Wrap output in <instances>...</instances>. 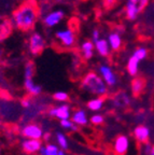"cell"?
I'll return each mask as SVG.
<instances>
[{
  "instance_id": "cell-26",
  "label": "cell",
  "mask_w": 154,
  "mask_h": 155,
  "mask_svg": "<svg viewBox=\"0 0 154 155\" xmlns=\"http://www.w3.org/2000/svg\"><path fill=\"white\" fill-rule=\"evenodd\" d=\"M56 140H57V143L59 145V149L62 150H68L69 145H68V141L66 136L64 135L63 133H56Z\"/></svg>"
},
{
  "instance_id": "cell-28",
  "label": "cell",
  "mask_w": 154,
  "mask_h": 155,
  "mask_svg": "<svg viewBox=\"0 0 154 155\" xmlns=\"http://www.w3.org/2000/svg\"><path fill=\"white\" fill-rule=\"evenodd\" d=\"M60 126L65 129H69V130H78V126L70 120H64L60 121Z\"/></svg>"
},
{
  "instance_id": "cell-6",
  "label": "cell",
  "mask_w": 154,
  "mask_h": 155,
  "mask_svg": "<svg viewBox=\"0 0 154 155\" xmlns=\"http://www.w3.org/2000/svg\"><path fill=\"white\" fill-rule=\"evenodd\" d=\"M21 134L23 137L26 139H35V140H40L43 137V129L41 126L36 123H29L21 129Z\"/></svg>"
},
{
  "instance_id": "cell-19",
  "label": "cell",
  "mask_w": 154,
  "mask_h": 155,
  "mask_svg": "<svg viewBox=\"0 0 154 155\" xmlns=\"http://www.w3.org/2000/svg\"><path fill=\"white\" fill-rule=\"evenodd\" d=\"M13 28V23L11 19H5L0 24V42L7 39L11 35Z\"/></svg>"
},
{
  "instance_id": "cell-27",
  "label": "cell",
  "mask_w": 154,
  "mask_h": 155,
  "mask_svg": "<svg viewBox=\"0 0 154 155\" xmlns=\"http://www.w3.org/2000/svg\"><path fill=\"white\" fill-rule=\"evenodd\" d=\"M53 99L56 100V101L65 102L69 100V95L66 92H56L53 94Z\"/></svg>"
},
{
  "instance_id": "cell-13",
  "label": "cell",
  "mask_w": 154,
  "mask_h": 155,
  "mask_svg": "<svg viewBox=\"0 0 154 155\" xmlns=\"http://www.w3.org/2000/svg\"><path fill=\"white\" fill-rule=\"evenodd\" d=\"M129 96L125 92H118L112 97V102L113 106L118 109H124L129 104Z\"/></svg>"
},
{
  "instance_id": "cell-24",
  "label": "cell",
  "mask_w": 154,
  "mask_h": 155,
  "mask_svg": "<svg viewBox=\"0 0 154 155\" xmlns=\"http://www.w3.org/2000/svg\"><path fill=\"white\" fill-rule=\"evenodd\" d=\"M35 71H36V65L32 61H28L25 65V70L24 75L25 79H32L35 75Z\"/></svg>"
},
{
  "instance_id": "cell-8",
  "label": "cell",
  "mask_w": 154,
  "mask_h": 155,
  "mask_svg": "<svg viewBox=\"0 0 154 155\" xmlns=\"http://www.w3.org/2000/svg\"><path fill=\"white\" fill-rule=\"evenodd\" d=\"M99 73H100L102 80L106 82L108 86H116L118 83V78L112 68L108 65H100L99 66Z\"/></svg>"
},
{
  "instance_id": "cell-34",
  "label": "cell",
  "mask_w": 154,
  "mask_h": 155,
  "mask_svg": "<svg viewBox=\"0 0 154 155\" xmlns=\"http://www.w3.org/2000/svg\"><path fill=\"white\" fill-rule=\"evenodd\" d=\"M57 155H67L65 152V150H62V149H59V151H58V154Z\"/></svg>"
},
{
  "instance_id": "cell-18",
  "label": "cell",
  "mask_w": 154,
  "mask_h": 155,
  "mask_svg": "<svg viewBox=\"0 0 154 155\" xmlns=\"http://www.w3.org/2000/svg\"><path fill=\"white\" fill-rule=\"evenodd\" d=\"M94 43L91 40H85L81 45V53L83 56V59L85 61H89L93 55H94Z\"/></svg>"
},
{
  "instance_id": "cell-4",
  "label": "cell",
  "mask_w": 154,
  "mask_h": 155,
  "mask_svg": "<svg viewBox=\"0 0 154 155\" xmlns=\"http://www.w3.org/2000/svg\"><path fill=\"white\" fill-rule=\"evenodd\" d=\"M55 38L65 48H73L77 43V28L70 26L67 29L58 30L55 34Z\"/></svg>"
},
{
  "instance_id": "cell-33",
  "label": "cell",
  "mask_w": 154,
  "mask_h": 155,
  "mask_svg": "<svg viewBox=\"0 0 154 155\" xmlns=\"http://www.w3.org/2000/svg\"><path fill=\"white\" fill-rule=\"evenodd\" d=\"M100 39V31H99L98 29H94L93 32H92V41L94 42H97Z\"/></svg>"
},
{
  "instance_id": "cell-31",
  "label": "cell",
  "mask_w": 154,
  "mask_h": 155,
  "mask_svg": "<svg viewBox=\"0 0 154 155\" xmlns=\"http://www.w3.org/2000/svg\"><path fill=\"white\" fill-rule=\"evenodd\" d=\"M21 104H22V107H24L25 109H29L32 107V99L30 97H25L21 100Z\"/></svg>"
},
{
  "instance_id": "cell-22",
  "label": "cell",
  "mask_w": 154,
  "mask_h": 155,
  "mask_svg": "<svg viewBox=\"0 0 154 155\" xmlns=\"http://www.w3.org/2000/svg\"><path fill=\"white\" fill-rule=\"evenodd\" d=\"M105 104V98L104 97H95L93 99H91L87 102V108L92 111H98L102 108Z\"/></svg>"
},
{
  "instance_id": "cell-1",
  "label": "cell",
  "mask_w": 154,
  "mask_h": 155,
  "mask_svg": "<svg viewBox=\"0 0 154 155\" xmlns=\"http://www.w3.org/2000/svg\"><path fill=\"white\" fill-rule=\"evenodd\" d=\"M40 14V5L38 0H24L12 12V23L23 32L32 31L38 22Z\"/></svg>"
},
{
  "instance_id": "cell-12",
  "label": "cell",
  "mask_w": 154,
  "mask_h": 155,
  "mask_svg": "<svg viewBox=\"0 0 154 155\" xmlns=\"http://www.w3.org/2000/svg\"><path fill=\"white\" fill-rule=\"evenodd\" d=\"M42 148L41 140H35V139H25L22 142V149L26 154L32 155L39 152Z\"/></svg>"
},
{
  "instance_id": "cell-20",
  "label": "cell",
  "mask_w": 154,
  "mask_h": 155,
  "mask_svg": "<svg viewBox=\"0 0 154 155\" xmlns=\"http://www.w3.org/2000/svg\"><path fill=\"white\" fill-rule=\"evenodd\" d=\"M139 63L140 61H138L135 56H130L128 58L127 64H126V70H127L128 74L132 75V77H136L138 74V71H139Z\"/></svg>"
},
{
  "instance_id": "cell-7",
  "label": "cell",
  "mask_w": 154,
  "mask_h": 155,
  "mask_svg": "<svg viewBox=\"0 0 154 155\" xmlns=\"http://www.w3.org/2000/svg\"><path fill=\"white\" fill-rule=\"evenodd\" d=\"M66 14L64 12L63 10H56V11H52V12H49L45 16H43V19H42V22H43L44 26L45 27H52L56 26L58 23H60L65 18Z\"/></svg>"
},
{
  "instance_id": "cell-38",
  "label": "cell",
  "mask_w": 154,
  "mask_h": 155,
  "mask_svg": "<svg viewBox=\"0 0 154 155\" xmlns=\"http://www.w3.org/2000/svg\"><path fill=\"white\" fill-rule=\"evenodd\" d=\"M153 10H154V7H153Z\"/></svg>"
},
{
  "instance_id": "cell-3",
  "label": "cell",
  "mask_w": 154,
  "mask_h": 155,
  "mask_svg": "<svg viewBox=\"0 0 154 155\" xmlns=\"http://www.w3.org/2000/svg\"><path fill=\"white\" fill-rule=\"evenodd\" d=\"M150 0H126L124 7V14L128 21H136L147 7Z\"/></svg>"
},
{
  "instance_id": "cell-16",
  "label": "cell",
  "mask_w": 154,
  "mask_h": 155,
  "mask_svg": "<svg viewBox=\"0 0 154 155\" xmlns=\"http://www.w3.org/2000/svg\"><path fill=\"white\" fill-rule=\"evenodd\" d=\"M24 87L30 96H39L41 94V92H42L41 86L40 85H37L32 79H25Z\"/></svg>"
},
{
  "instance_id": "cell-5",
  "label": "cell",
  "mask_w": 154,
  "mask_h": 155,
  "mask_svg": "<svg viewBox=\"0 0 154 155\" xmlns=\"http://www.w3.org/2000/svg\"><path fill=\"white\" fill-rule=\"evenodd\" d=\"M46 42L44 38L41 36L39 32H34L32 36L29 37L28 40V48L30 54L34 56H39L43 53L45 50Z\"/></svg>"
},
{
  "instance_id": "cell-37",
  "label": "cell",
  "mask_w": 154,
  "mask_h": 155,
  "mask_svg": "<svg viewBox=\"0 0 154 155\" xmlns=\"http://www.w3.org/2000/svg\"><path fill=\"white\" fill-rule=\"evenodd\" d=\"M149 155H154V145H153V148H152V151H151V153H150Z\"/></svg>"
},
{
  "instance_id": "cell-29",
  "label": "cell",
  "mask_w": 154,
  "mask_h": 155,
  "mask_svg": "<svg viewBox=\"0 0 154 155\" xmlns=\"http://www.w3.org/2000/svg\"><path fill=\"white\" fill-rule=\"evenodd\" d=\"M105 122L104 115L101 114H94L93 116H91V123L94 125H101Z\"/></svg>"
},
{
  "instance_id": "cell-15",
  "label": "cell",
  "mask_w": 154,
  "mask_h": 155,
  "mask_svg": "<svg viewBox=\"0 0 154 155\" xmlns=\"http://www.w3.org/2000/svg\"><path fill=\"white\" fill-rule=\"evenodd\" d=\"M146 86V81L143 78L136 77L132 79V83H130V88H132V93L134 96H139Z\"/></svg>"
},
{
  "instance_id": "cell-14",
  "label": "cell",
  "mask_w": 154,
  "mask_h": 155,
  "mask_svg": "<svg viewBox=\"0 0 154 155\" xmlns=\"http://www.w3.org/2000/svg\"><path fill=\"white\" fill-rule=\"evenodd\" d=\"M107 41H108L109 45H110V48H112L114 52L120 51L121 48H122L123 39L119 31H111L110 34L108 35Z\"/></svg>"
},
{
  "instance_id": "cell-25",
  "label": "cell",
  "mask_w": 154,
  "mask_h": 155,
  "mask_svg": "<svg viewBox=\"0 0 154 155\" xmlns=\"http://www.w3.org/2000/svg\"><path fill=\"white\" fill-rule=\"evenodd\" d=\"M132 55L135 56L138 61H141L148 57V48H145V46H138L135 51H134V53H132Z\"/></svg>"
},
{
  "instance_id": "cell-9",
  "label": "cell",
  "mask_w": 154,
  "mask_h": 155,
  "mask_svg": "<svg viewBox=\"0 0 154 155\" xmlns=\"http://www.w3.org/2000/svg\"><path fill=\"white\" fill-rule=\"evenodd\" d=\"M48 115L51 117H56V119L64 121V120H69L70 117V107L68 104H62L58 107H52L48 110Z\"/></svg>"
},
{
  "instance_id": "cell-36",
  "label": "cell",
  "mask_w": 154,
  "mask_h": 155,
  "mask_svg": "<svg viewBox=\"0 0 154 155\" xmlns=\"http://www.w3.org/2000/svg\"><path fill=\"white\" fill-rule=\"evenodd\" d=\"M43 1H48V2H54V1H60V0H43Z\"/></svg>"
},
{
  "instance_id": "cell-39",
  "label": "cell",
  "mask_w": 154,
  "mask_h": 155,
  "mask_svg": "<svg viewBox=\"0 0 154 155\" xmlns=\"http://www.w3.org/2000/svg\"><path fill=\"white\" fill-rule=\"evenodd\" d=\"M119 1H121V0H119Z\"/></svg>"
},
{
  "instance_id": "cell-21",
  "label": "cell",
  "mask_w": 154,
  "mask_h": 155,
  "mask_svg": "<svg viewBox=\"0 0 154 155\" xmlns=\"http://www.w3.org/2000/svg\"><path fill=\"white\" fill-rule=\"evenodd\" d=\"M71 121L75 124V125H86L87 124V116L83 110H78L75 113L72 114V117H71Z\"/></svg>"
},
{
  "instance_id": "cell-17",
  "label": "cell",
  "mask_w": 154,
  "mask_h": 155,
  "mask_svg": "<svg viewBox=\"0 0 154 155\" xmlns=\"http://www.w3.org/2000/svg\"><path fill=\"white\" fill-rule=\"evenodd\" d=\"M95 48L98 52V54L102 57H108L110 55V45L106 39H99L98 41L95 42Z\"/></svg>"
},
{
  "instance_id": "cell-2",
  "label": "cell",
  "mask_w": 154,
  "mask_h": 155,
  "mask_svg": "<svg viewBox=\"0 0 154 155\" xmlns=\"http://www.w3.org/2000/svg\"><path fill=\"white\" fill-rule=\"evenodd\" d=\"M82 90L97 97H105L108 94V85L106 84L102 78L94 71H89L83 77L80 85Z\"/></svg>"
},
{
  "instance_id": "cell-23",
  "label": "cell",
  "mask_w": 154,
  "mask_h": 155,
  "mask_svg": "<svg viewBox=\"0 0 154 155\" xmlns=\"http://www.w3.org/2000/svg\"><path fill=\"white\" fill-rule=\"evenodd\" d=\"M59 148H57V145L53 144V143H48L45 145H42V148L39 151L40 155H57Z\"/></svg>"
},
{
  "instance_id": "cell-35",
  "label": "cell",
  "mask_w": 154,
  "mask_h": 155,
  "mask_svg": "<svg viewBox=\"0 0 154 155\" xmlns=\"http://www.w3.org/2000/svg\"><path fill=\"white\" fill-rule=\"evenodd\" d=\"M2 55H3V50L1 48H0V58L2 57Z\"/></svg>"
},
{
  "instance_id": "cell-10",
  "label": "cell",
  "mask_w": 154,
  "mask_h": 155,
  "mask_svg": "<svg viewBox=\"0 0 154 155\" xmlns=\"http://www.w3.org/2000/svg\"><path fill=\"white\" fill-rule=\"evenodd\" d=\"M129 149V139L127 136L120 135L113 142V151L116 155H125Z\"/></svg>"
},
{
  "instance_id": "cell-30",
  "label": "cell",
  "mask_w": 154,
  "mask_h": 155,
  "mask_svg": "<svg viewBox=\"0 0 154 155\" xmlns=\"http://www.w3.org/2000/svg\"><path fill=\"white\" fill-rule=\"evenodd\" d=\"M118 3H119V0H102V5L108 10L113 9Z\"/></svg>"
},
{
  "instance_id": "cell-32",
  "label": "cell",
  "mask_w": 154,
  "mask_h": 155,
  "mask_svg": "<svg viewBox=\"0 0 154 155\" xmlns=\"http://www.w3.org/2000/svg\"><path fill=\"white\" fill-rule=\"evenodd\" d=\"M152 148H153V145L151 144L150 142H147L143 144V149H142V154L143 155H149L152 151Z\"/></svg>"
},
{
  "instance_id": "cell-11",
  "label": "cell",
  "mask_w": 154,
  "mask_h": 155,
  "mask_svg": "<svg viewBox=\"0 0 154 155\" xmlns=\"http://www.w3.org/2000/svg\"><path fill=\"white\" fill-rule=\"evenodd\" d=\"M134 138L140 144H145V143L149 142V137H150V129L148 126L146 125H139L137 126L134 131H132Z\"/></svg>"
}]
</instances>
